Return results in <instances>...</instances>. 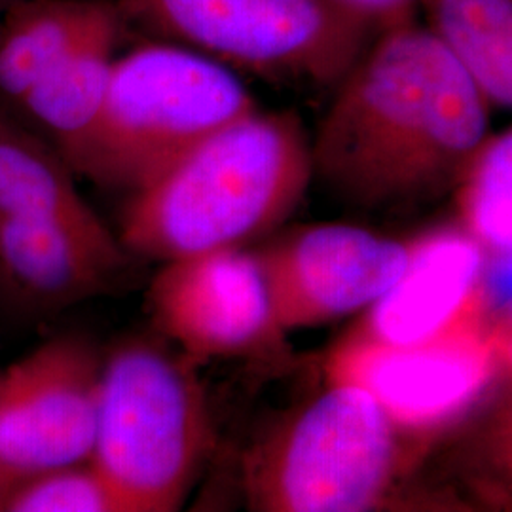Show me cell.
Wrapping results in <instances>:
<instances>
[{
	"label": "cell",
	"mask_w": 512,
	"mask_h": 512,
	"mask_svg": "<svg viewBox=\"0 0 512 512\" xmlns=\"http://www.w3.org/2000/svg\"><path fill=\"white\" fill-rule=\"evenodd\" d=\"M490 109L423 21L393 23L336 84L311 139L313 181L363 209L454 194L490 135Z\"/></svg>",
	"instance_id": "cell-1"
},
{
	"label": "cell",
	"mask_w": 512,
	"mask_h": 512,
	"mask_svg": "<svg viewBox=\"0 0 512 512\" xmlns=\"http://www.w3.org/2000/svg\"><path fill=\"white\" fill-rule=\"evenodd\" d=\"M311 183L300 118L256 107L131 194L118 238L129 255L160 264L249 247L287 222Z\"/></svg>",
	"instance_id": "cell-2"
},
{
	"label": "cell",
	"mask_w": 512,
	"mask_h": 512,
	"mask_svg": "<svg viewBox=\"0 0 512 512\" xmlns=\"http://www.w3.org/2000/svg\"><path fill=\"white\" fill-rule=\"evenodd\" d=\"M433 446L401 431L365 389L325 382L277 416L241 456L258 512H370L427 505L410 490Z\"/></svg>",
	"instance_id": "cell-3"
},
{
	"label": "cell",
	"mask_w": 512,
	"mask_h": 512,
	"mask_svg": "<svg viewBox=\"0 0 512 512\" xmlns=\"http://www.w3.org/2000/svg\"><path fill=\"white\" fill-rule=\"evenodd\" d=\"M198 368L143 336L105 355L90 459L124 512L179 511L202 473L215 425Z\"/></svg>",
	"instance_id": "cell-4"
},
{
	"label": "cell",
	"mask_w": 512,
	"mask_h": 512,
	"mask_svg": "<svg viewBox=\"0 0 512 512\" xmlns=\"http://www.w3.org/2000/svg\"><path fill=\"white\" fill-rule=\"evenodd\" d=\"M253 109L255 99L236 71L173 42L143 44L114 59L80 177L135 194Z\"/></svg>",
	"instance_id": "cell-5"
},
{
	"label": "cell",
	"mask_w": 512,
	"mask_h": 512,
	"mask_svg": "<svg viewBox=\"0 0 512 512\" xmlns=\"http://www.w3.org/2000/svg\"><path fill=\"white\" fill-rule=\"evenodd\" d=\"M122 19L232 71L336 86L376 31L329 0H114Z\"/></svg>",
	"instance_id": "cell-6"
},
{
	"label": "cell",
	"mask_w": 512,
	"mask_h": 512,
	"mask_svg": "<svg viewBox=\"0 0 512 512\" xmlns=\"http://www.w3.org/2000/svg\"><path fill=\"white\" fill-rule=\"evenodd\" d=\"M492 315L414 346H384L346 330L325 355V382L365 389L406 435L437 450L503 374Z\"/></svg>",
	"instance_id": "cell-7"
},
{
	"label": "cell",
	"mask_w": 512,
	"mask_h": 512,
	"mask_svg": "<svg viewBox=\"0 0 512 512\" xmlns=\"http://www.w3.org/2000/svg\"><path fill=\"white\" fill-rule=\"evenodd\" d=\"M148 308L158 334L194 365L270 363L287 355V332L255 249L164 262L150 283Z\"/></svg>",
	"instance_id": "cell-8"
},
{
	"label": "cell",
	"mask_w": 512,
	"mask_h": 512,
	"mask_svg": "<svg viewBox=\"0 0 512 512\" xmlns=\"http://www.w3.org/2000/svg\"><path fill=\"white\" fill-rule=\"evenodd\" d=\"M287 334L359 315L403 275L410 239L344 222L287 230L255 249Z\"/></svg>",
	"instance_id": "cell-9"
},
{
	"label": "cell",
	"mask_w": 512,
	"mask_h": 512,
	"mask_svg": "<svg viewBox=\"0 0 512 512\" xmlns=\"http://www.w3.org/2000/svg\"><path fill=\"white\" fill-rule=\"evenodd\" d=\"M105 355L55 336L0 370V465L33 475L92 458Z\"/></svg>",
	"instance_id": "cell-10"
},
{
	"label": "cell",
	"mask_w": 512,
	"mask_h": 512,
	"mask_svg": "<svg viewBox=\"0 0 512 512\" xmlns=\"http://www.w3.org/2000/svg\"><path fill=\"white\" fill-rule=\"evenodd\" d=\"M490 256L461 224L410 239L403 275L349 332L384 346H414L490 315Z\"/></svg>",
	"instance_id": "cell-11"
},
{
	"label": "cell",
	"mask_w": 512,
	"mask_h": 512,
	"mask_svg": "<svg viewBox=\"0 0 512 512\" xmlns=\"http://www.w3.org/2000/svg\"><path fill=\"white\" fill-rule=\"evenodd\" d=\"M129 256L103 220L0 215V283L37 310L67 308L101 293Z\"/></svg>",
	"instance_id": "cell-12"
},
{
	"label": "cell",
	"mask_w": 512,
	"mask_h": 512,
	"mask_svg": "<svg viewBox=\"0 0 512 512\" xmlns=\"http://www.w3.org/2000/svg\"><path fill=\"white\" fill-rule=\"evenodd\" d=\"M120 23L122 16L82 40L4 109L54 148L76 177L101 124Z\"/></svg>",
	"instance_id": "cell-13"
},
{
	"label": "cell",
	"mask_w": 512,
	"mask_h": 512,
	"mask_svg": "<svg viewBox=\"0 0 512 512\" xmlns=\"http://www.w3.org/2000/svg\"><path fill=\"white\" fill-rule=\"evenodd\" d=\"M120 18L105 0H12L0 10V107H12L40 74Z\"/></svg>",
	"instance_id": "cell-14"
},
{
	"label": "cell",
	"mask_w": 512,
	"mask_h": 512,
	"mask_svg": "<svg viewBox=\"0 0 512 512\" xmlns=\"http://www.w3.org/2000/svg\"><path fill=\"white\" fill-rule=\"evenodd\" d=\"M442 469L463 509L512 511V372L440 440Z\"/></svg>",
	"instance_id": "cell-15"
},
{
	"label": "cell",
	"mask_w": 512,
	"mask_h": 512,
	"mask_svg": "<svg viewBox=\"0 0 512 512\" xmlns=\"http://www.w3.org/2000/svg\"><path fill=\"white\" fill-rule=\"evenodd\" d=\"M73 169L0 107V215L97 222L74 183Z\"/></svg>",
	"instance_id": "cell-16"
},
{
	"label": "cell",
	"mask_w": 512,
	"mask_h": 512,
	"mask_svg": "<svg viewBox=\"0 0 512 512\" xmlns=\"http://www.w3.org/2000/svg\"><path fill=\"white\" fill-rule=\"evenodd\" d=\"M418 14L486 101L512 110V0H418Z\"/></svg>",
	"instance_id": "cell-17"
},
{
	"label": "cell",
	"mask_w": 512,
	"mask_h": 512,
	"mask_svg": "<svg viewBox=\"0 0 512 512\" xmlns=\"http://www.w3.org/2000/svg\"><path fill=\"white\" fill-rule=\"evenodd\" d=\"M461 226L490 258L512 256V126L488 135L456 192Z\"/></svg>",
	"instance_id": "cell-18"
},
{
	"label": "cell",
	"mask_w": 512,
	"mask_h": 512,
	"mask_svg": "<svg viewBox=\"0 0 512 512\" xmlns=\"http://www.w3.org/2000/svg\"><path fill=\"white\" fill-rule=\"evenodd\" d=\"M0 512H124V505L92 459H82L21 476Z\"/></svg>",
	"instance_id": "cell-19"
},
{
	"label": "cell",
	"mask_w": 512,
	"mask_h": 512,
	"mask_svg": "<svg viewBox=\"0 0 512 512\" xmlns=\"http://www.w3.org/2000/svg\"><path fill=\"white\" fill-rule=\"evenodd\" d=\"M334 6L346 10L376 33L403 19L418 16V0H329Z\"/></svg>",
	"instance_id": "cell-20"
},
{
	"label": "cell",
	"mask_w": 512,
	"mask_h": 512,
	"mask_svg": "<svg viewBox=\"0 0 512 512\" xmlns=\"http://www.w3.org/2000/svg\"><path fill=\"white\" fill-rule=\"evenodd\" d=\"M495 349L503 370L512 372V313L505 317H494L492 321Z\"/></svg>",
	"instance_id": "cell-21"
},
{
	"label": "cell",
	"mask_w": 512,
	"mask_h": 512,
	"mask_svg": "<svg viewBox=\"0 0 512 512\" xmlns=\"http://www.w3.org/2000/svg\"><path fill=\"white\" fill-rule=\"evenodd\" d=\"M19 478H21V475L0 465V505H2L4 497L10 494V490L16 486V482H18Z\"/></svg>",
	"instance_id": "cell-22"
},
{
	"label": "cell",
	"mask_w": 512,
	"mask_h": 512,
	"mask_svg": "<svg viewBox=\"0 0 512 512\" xmlns=\"http://www.w3.org/2000/svg\"><path fill=\"white\" fill-rule=\"evenodd\" d=\"M10 2H12V0H0V10H2V8H4V6H8V4H10Z\"/></svg>",
	"instance_id": "cell-23"
}]
</instances>
